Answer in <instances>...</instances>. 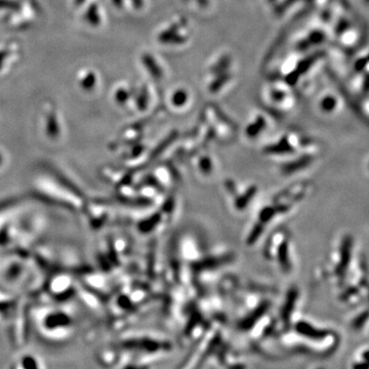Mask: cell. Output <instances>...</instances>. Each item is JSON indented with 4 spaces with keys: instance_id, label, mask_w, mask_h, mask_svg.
Segmentation results:
<instances>
[{
    "instance_id": "2",
    "label": "cell",
    "mask_w": 369,
    "mask_h": 369,
    "mask_svg": "<svg viewBox=\"0 0 369 369\" xmlns=\"http://www.w3.org/2000/svg\"><path fill=\"white\" fill-rule=\"evenodd\" d=\"M366 171L368 172V174H369V158H368V160H367V162H366Z\"/></svg>"
},
{
    "instance_id": "1",
    "label": "cell",
    "mask_w": 369,
    "mask_h": 369,
    "mask_svg": "<svg viewBox=\"0 0 369 369\" xmlns=\"http://www.w3.org/2000/svg\"><path fill=\"white\" fill-rule=\"evenodd\" d=\"M22 367L23 369H39L38 362L34 357L25 356L22 358Z\"/></svg>"
}]
</instances>
